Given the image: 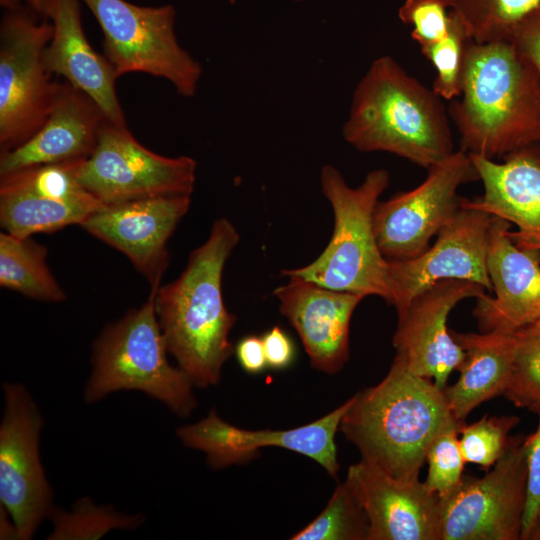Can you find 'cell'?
Returning <instances> with one entry per match:
<instances>
[{
  "label": "cell",
  "instance_id": "cell-1",
  "mask_svg": "<svg viewBox=\"0 0 540 540\" xmlns=\"http://www.w3.org/2000/svg\"><path fill=\"white\" fill-rule=\"evenodd\" d=\"M449 118L460 149L495 160L540 141V77L511 41L465 48L460 94Z\"/></svg>",
  "mask_w": 540,
  "mask_h": 540
},
{
  "label": "cell",
  "instance_id": "cell-2",
  "mask_svg": "<svg viewBox=\"0 0 540 540\" xmlns=\"http://www.w3.org/2000/svg\"><path fill=\"white\" fill-rule=\"evenodd\" d=\"M239 240L232 222L215 220L179 277L155 291V313L168 352L199 388L219 383L235 349L229 334L237 318L225 306L222 276Z\"/></svg>",
  "mask_w": 540,
  "mask_h": 540
},
{
  "label": "cell",
  "instance_id": "cell-3",
  "mask_svg": "<svg viewBox=\"0 0 540 540\" xmlns=\"http://www.w3.org/2000/svg\"><path fill=\"white\" fill-rule=\"evenodd\" d=\"M352 397L339 430L363 460L398 479L418 480L431 443L456 421L444 391L397 355L381 382Z\"/></svg>",
  "mask_w": 540,
  "mask_h": 540
},
{
  "label": "cell",
  "instance_id": "cell-4",
  "mask_svg": "<svg viewBox=\"0 0 540 540\" xmlns=\"http://www.w3.org/2000/svg\"><path fill=\"white\" fill-rule=\"evenodd\" d=\"M342 135L360 152L392 153L426 169L455 151L443 99L388 55L356 85Z\"/></svg>",
  "mask_w": 540,
  "mask_h": 540
},
{
  "label": "cell",
  "instance_id": "cell-5",
  "mask_svg": "<svg viewBox=\"0 0 540 540\" xmlns=\"http://www.w3.org/2000/svg\"><path fill=\"white\" fill-rule=\"evenodd\" d=\"M385 169L370 171L357 187H350L341 172L324 165L321 188L334 215L331 239L311 263L282 271L323 287L391 301L389 260L382 254L374 231V211L389 184Z\"/></svg>",
  "mask_w": 540,
  "mask_h": 540
},
{
  "label": "cell",
  "instance_id": "cell-6",
  "mask_svg": "<svg viewBox=\"0 0 540 540\" xmlns=\"http://www.w3.org/2000/svg\"><path fill=\"white\" fill-rule=\"evenodd\" d=\"M155 291L150 289L140 307L108 324L94 341L85 402L94 403L120 390H137L182 418L196 408L191 381L168 361L169 352L155 313Z\"/></svg>",
  "mask_w": 540,
  "mask_h": 540
},
{
  "label": "cell",
  "instance_id": "cell-7",
  "mask_svg": "<svg viewBox=\"0 0 540 540\" xmlns=\"http://www.w3.org/2000/svg\"><path fill=\"white\" fill-rule=\"evenodd\" d=\"M104 35V56L117 77L145 73L166 79L183 97H193L202 66L179 44L172 5L138 6L126 0H82Z\"/></svg>",
  "mask_w": 540,
  "mask_h": 540
},
{
  "label": "cell",
  "instance_id": "cell-8",
  "mask_svg": "<svg viewBox=\"0 0 540 540\" xmlns=\"http://www.w3.org/2000/svg\"><path fill=\"white\" fill-rule=\"evenodd\" d=\"M47 18L6 11L0 25V153L29 140L45 123L60 82L52 80L43 51L52 36Z\"/></svg>",
  "mask_w": 540,
  "mask_h": 540
},
{
  "label": "cell",
  "instance_id": "cell-9",
  "mask_svg": "<svg viewBox=\"0 0 540 540\" xmlns=\"http://www.w3.org/2000/svg\"><path fill=\"white\" fill-rule=\"evenodd\" d=\"M197 162L166 157L143 146L127 126L107 121L92 154L76 170L80 184L104 205L160 197L191 196Z\"/></svg>",
  "mask_w": 540,
  "mask_h": 540
},
{
  "label": "cell",
  "instance_id": "cell-10",
  "mask_svg": "<svg viewBox=\"0 0 540 540\" xmlns=\"http://www.w3.org/2000/svg\"><path fill=\"white\" fill-rule=\"evenodd\" d=\"M425 180L412 190L379 201L374 211L378 246L388 260L417 257L461 209V185L479 180L469 154L455 150L427 169Z\"/></svg>",
  "mask_w": 540,
  "mask_h": 540
},
{
  "label": "cell",
  "instance_id": "cell-11",
  "mask_svg": "<svg viewBox=\"0 0 540 540\" xmlns=\"http://www.w3.org/2000/svg\"><path fill=\"white\" fill-rule=\"evenodd\" d=\"M524 438H510L506 450L481 478L464 476L440 499V540H518L526 500Z\"/></svg>",
  "mask_w": 540,
  "mask_h": 540
},
{
  "label": "cell",
  "instance_id": "cell-12",
  "mask_svg": "<svg viewBox=\"0 0 540 540\" xmlns=\"http://www.w3.org/2000/svg\"><path fill=\"white\" fill-rule=\"evenodd\" d=\"M0 424V505L14 521L19 539H31L49 517L53 494L39 456L43 425L36 403L20 384H3Z\"/></svg>",
  "mask_w": 540,
  "mask_h": 540
},
{
  "label": "cell",
  "instance_id": "cell-13",
  "mask_svg": "<svg viewBox=\"0 0 540 540\" xmlns=\"http://www.w3.org/2000/svg\"><path fill=\"white\" fill-rule=\"evenodd\" d=\"M81 161L37 165L0 176L4 231L19 238L52 233L80 225L104 206L78 181Z\"/></svg>",
  "mask_w": 540,
  "mask_h": 540
},
{
  "label": "cell",
  "instance_id": "cell-14",
  "mask_svg": "<svg viewBox=\"0 0 540 540\" xmlns=\"http://www.w3.org/2000/svg\"><path fill=\"white\" fill-rule=\"evenodd\" d=\"M353 397L315 420L287 430L241 429L221 419L215 409L199 422L181 426L176 434L188 448L202 451L215 469L252 460L263 447L287 449L311 458L336 477L339 471L335 436Z\"/></svg>",
  "mask_w": 540,
  "mask_h": 540
},
{
  "label": "cell",
  "instance_id": "cell-15",
  "mask_svg": "<svg viewBox=\"0 0 540 540\" xmlns=\"http://www.w3.org/2000/svg\"><path fill=\"white\" fill-rule=\"evenodd\" d=\"M491 214L462 208L426 251L406 260H389L391 301L402 315L421 292L442 280H468L492 292L487 269Z\"/></svg>",
  "mask_w": 540,
  "mask_h": 540
},
{
  "label": "cell",
  "instance_id": "cell-16",
  "mask_svg": "<svg viewBox=\"0 0 540 540\" xmlns=\"http://www.w3.org/2000/svg\"><path fill=\"white\" fill-rule=\"evenodd\" d=\"M485 288L468 280H442L417 295L398 316L393 337L396 355L415 375L433 379L444 390L465 352L448 329V316L462 300L478 298Z\"/></svg>",
  "mask_w": 540,
  "mask_h": 540
},
{
  "label": "cell",
  "instance_id": "cell-17",
  "mask_svg": "<svg viewBox=\"0 0 540 540\" xmlns=\"http://www.w3.org/2000/svg\"><path fill=\"white\" fill-rule=\"evenodd\" d=\"M190 204V196L178 195L104 205L79 226L123 253L157 289L169 264L168 240Z\"/></svg>",
  "mask_w": 540,
  "mask_h": 540
},
{
  "label": "cell",
  "instance_id": "cell-18",
  "mask_svg": "<svg viewBox=\"0 0 540 540\" xmlns=\"http://www.w3.org/2000/svg\"><path fill=\"white\" fill-rule=\"evenodd\" d=\"M345 482L367 517L368 540H440V498L425 482L395 478L363 459Z\"/></svg>",
  "mask_w": 540,
  "mask_h": 540
},
{
  "label": "cell",
  "instance_id": "cell-19",
  "mask_svg": "<svg viewBox=\"0 0 540 540\" xmlns=\"http://www.w3.org/2000/svg\"><path fill=\"white\" fill-rule=\"evenodd\" d=\"M510 226L493 217L487 269L495 295L476 298L473 310L481 332L512 333L540 319V253L519 248Z\"/></svg>",
  "mask_w": 540,
  "mask_h": 540
},
{
  "label": "cell",
  "instance_id": "cell-20",
  "mask_svg": "<svg viewBox=\"0 0 540 540\" xmlns=\"http://www.w3.org/2000/svg\"><path fill=\"white\" fill-rule=\"evenodd\" d=\"M287 277L273 292L281 314L298 333L311 366L328 374L339 372L349 360L352 315L365 297Z\"/></svg>",
  "mask_w": 540,
  "mask_h": 540
},
{
  "label": "cell",
  "instance_id": "cell-21",
  "mask_svg": "<svg viewBox=\"0 0 540 540\" xmlns=\"http://www.w3.org/2000/svg\"><path fill=\"white\" fill-rule=\"evenodd\" d=\"M484 192L462 198L461 207L480 210L514 224L512 241L521 249L540 253V141L516 150L497 162L469 154Z\"/></svg>",
  "mask_w": 540,
  "mask_h": 540
},
{
  "label": "cell",
  "instance_id": "cell-22",
  "mask_svg": "<svg viewBox=\"0 0 540 540\" xmlns=\"http://www.w3.org/2000/svg\"><path fill=\"white\" fill-rule=\"evenodd\" d=\"M42 15L51 20L53 27L51 39L43 51L47 71L85 92L99 105L109 122L127 126L116 92L118 77L107 58L89 43L78 0H42Z\"/></svg>",
  "mask_w": 540,
  "mask_h": 540
},
{
  "label": "cell",
  "instance_id": "cell-23",
  "mask_svg": "<svg viewBox=\"0 0 540 540\" xmlns=\"http://www.w3.org/2000/svg\"><path fill=\"white\" fill-rule=\"evenodd\" d=\"M107 121L99 105L85 92L60 82L43 126L25 143L0 153V176L32 166L88 158Z\"/></svg>",
  "mask_w": 540,
  "mask_h": 540
},
{
  "label": "cell",
  "instance_id": "cell-24",
  "mask_svg": "<svg viewBox=\"0 0 540 540\" xmlns=\"http://www.w3.org/2000/svg\"><path fill=\"white\" fill-rule=\"evenodd\" d=\"M451 333L465 357L457 382L443 391L453 417L463 423L479 404L504 394L512 371L514 332Z\"/></svg>",
  "mask_w": 540,
  "mask_h": 540
},
{
  "label": "cell",
  "instance_id": "cell-25",
  "mask_svg": "<svg viewBox=\"0 0 540 540\" xmlns=\"http://www.w3.org/2000/svg\"><path fill=\"white\" fill-rule=\"evenodd\" d=\"M47 248L31 237L0 233V286L44 302H62L66 293L47 265Z\"/></svg>",
  "mask_w": 540,
  "mask_h": 540
},
{
  "label": "cell",
  "instance_id": "cell-26",
  "mask_svg": "<svg viewBox=\"0 0 540 540\" xmlns=\"http://www.w3.org/2000/svg\"><path fill=\"white\" fill-rule=\"evenodd\" d=\"M470 39L511 41L518 25L540 7V0H454Z\"/></svg>",
  "mask_w": 540,
  "mask_h": 540
},
{
  "label": "cell",
  "instance_id": "cell-27",
  "mask_svg": "<svg viewBox=\"0 0 540 540\" xmlns=\"http://www.w3.org/2000/svg\"><path fill=\"white\" fill-rule=\"evenodd\" d=\"M368 535L365 512L344 481L336 487L323 511L290 539L368 540Z\"/></svg>",
  "mask_w": 540,
  "mask_h": 540
},
{
  "label": "cell",
  "instance_id": "cell-28",
  "mask_svg": "<svg viewBox=\"0 0 540 540\" xmlns=\"http://www.w3.org/2000/svg\"><path fill=\"white\" fill-rule=\"evenodd\" d=\"M53 522L50 540L99 539L114 529H133L143 517L124 515L111 506H97L90 498L79 499L70 512L54 510L49 516Z\"/></svg>",
  "mask_w": 540,
  "mask_h": 540
},
{
  "label": "cell",
  "instance_id": "cell-29",
  "mask_svg": "<svg viewBox=\"0 0 540 540\" xmlns=\"http://www.w3.org/2000/svg\"><path fill=\"white\" fill-rule=\"evenodd\" d=\"M503 395L517 407L540 409V319L514 332L512 371Z\"/></svg>",
  "mask_w": 540,
  "mask_h": 540
},
{
  "label": "cell",
  "instance_id": "cell-30",
  "mask_svg": "<svg viewBox=\"0 0 540 540\" xmlns=\"http://www.w3.org/2000/svg\"><path fill=\"white\" fill-rule=\"evenodd\" d=\"M398 17L412 27L411 37L421 51L445 41L465 24L454 0H404Z\"/></svg>",
  "mask_w": 540,
  "mask_h": 540
},
{
  "label": "cell",
  "instance_id": "cell-31",
  "mask_svg": "<svg viewBox=\"0 0 540 540\" xmlns=\"http://www.w3.org/2000/svg\"><path fill=\"white\" fill-rule=\"evenodd\" d=\"M519 421L516 416L485 415L470 425L463 423L459 443L465 462L488 471L503 455L510 440L508 434Z\"/></svg>",
  "mask_w": 540,
  "mask_h": 540
},
{
  "label": "cell",
  "instance_id": "cell-32",
  "mask_svg": "<svg viewBox=\"0 0 540 540\" xmlns=\"http://www.w3.org/2000/svg\"><path fill=\"white\" fill-rule=\"evenodd\" d=\"M462 424L454 421L443 429L431 443L426 455L428 474L424 482L440 499L451 495L464 477L466 462L458 438Z\"/></svg>",
  "mask_w": 540,
  "mask_h": 540
},
{
  "label": "cell",
  "instance_id": "cell-33",
  "mask_svg": "<svg viewBox=\"0 0 540 540\" xmlns=\"http://www.w3.org/2000/svg\"><path fill=\"white\" fill-rule=\"evenodd\" d=\"M537 413L539 416L537 429L524 438L527 480L521 540H528L529 534L540 516V409Z\"/></svg>",
  "mask_w": 540,
  "mask_h": 540
},
{
  "label": "cell",
  "instance_id": "cell-34",
  "mask_svg": "<svg viewBox=\"0 0 540 540\" xmlns=\"http://www.w3.org/2000/svg\"><path fill=\"white\" fill-rule=\"evenodd\" d=\"M511 40L533 64L540 77V7L518 25Z\"/></svg>",
  "mask_w": 540,
  "mask_h": 540
},
{
  "label": "cell",
  "instance_id": "cell-35",
  "mask_svg": "<svg viewBox=\"0 0 540 540\" xmlns=\"http://www.w3.org/2000/svg\"><path fill=\"white\" fill-rule=\"evenodd\" d=\"M267 365L275 370L289 367L295 357L291 338L279 327L274 326L262 337Z\"/></svg>",
  "mask_w": 540,
  "mask_h": 540
},
{
  "label": "cell",
  "instance_id": "cell-36",
  "mask_svg": "<svg viewBox=\"0 0 540 540\" xmlns=\"http://www.w3.org/2000/svg\"><path fill=\"white\" fill-rule=\"evenodd\" d=\"M234 351L239 364L248 373H260L268 366L261 337L249 335L242 338Z\"/></svg>",
  "mask_w": 540,
  "mask_h": 540
},
{
  "label": "cell",
  "instance_id": "cell-37",
  "mask_svg": "<svg viewBox=\"0 0 540 540\" xmlns=\"http://www.w3.org/2000/svg\"><path fill=\"white\" fill-rule=\"evenodd\" d=\"M7 510L0 505V539H19V534L14 521Z\"/></svg>",
  "mask_w": 540,
  "mask_h": 540
},
{
  "label": "cell",
  "instance_id": "cell-38",
  "mask_svg": "<svg viewBox=\"0 0 540 540\" xmlns=\"http://www.w3.org/2000/svg\"><path fill=\"white\" fill-rule=\"evenodd\" d=\"M21 0H0V4L2 7L6 9V11H13L20 9L21 6Z\"/></svg>",
  "mask_w": 540,
  "mask_h": 540
},
{
  "label": "cell",
  "instance_id": "cell-39",
  "mask_svg": "<svg viewBox=\"0 0 540 540\" xmlns=\"http://www.w3.org/2000/svg\"><path fill=\"white\" fill-rule=\"evenodd\" d=\"M528 540H540V516L534 524L529 534Z\"/></svg>",
  "mask_w": 540,
  "mask_h": 540
},
{
  "label": "cell",
  "instance_id": "cell-40",
  "mask_svg": "<svg viewBox=\"0 0 540 540\" xmlns=\"http://www.w3.org/2000/svg\"><path fill=\"white\" fill-rule=\"evenodd\" d=\"M28 4L33 12L42 15V0H28Z\"/></svg>",
  "mask_w": 540,
  "mask_h": 540
},
{
  "label": "cell",
  "instance_id": "cell-41",
  "mask_svg": "<svg viewBox=\"0 0 540 540\" xmlns=\"http://www.w3.org/2000/svg\"><path fill=\"white\" fill-rule=\"evenodd\" d=\"M295 1H302V0H295Z\"/></svg>",
  "mask_w": 540,
  "mask_h": 540
}]
</instances>
